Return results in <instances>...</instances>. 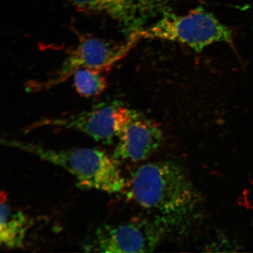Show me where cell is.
<instances>
[{
  "label": "cell",
  "mask_w": 253,
  "mask_h": 253,
  "mask_svg": "<svg viewBox=\"0 0 253 253\" xmlns=\"http://www.w3.org/2000/svg\"><path fill=\"white\" fill-rule=\"evenodd\" d=\"M130 192L139 205L168 227L183 222L201 201L184 169L172 161L139 168L132 177Z\"/></svg>",
  "instance_id": "obj_1"
},
{
  "label": "cell",
  "mask_w": 253,
  "mask_h": 253,
  "mask_svg": "<svg viewBox=\"0 0 253 253\" xmlns=\"http://www.w3.org/2000/svg\"><path fill=\"white\" fill-rule=\"evenodd\" d=\"M1 143L62 168L75 177L81 188L108 194L119 192L125 188V179L118 161L102 151L88 148L54 149L7 138L2 139Z\"/></svg>",
  "instance_id": "obj_2"
},
{
  "label": "cell",
  "mask_w": 253,
  "mask_h": 253,
  "mask_svg": "<svg viewBox=\"0 0 253 253\" xmlns=\"http://www.w3.org/2000/svg\"><path fill=\"white\" fill-rule=\"evenodd\" d=\"M135 36L138 40L182 43L198 52L216 43H225L233 47L232 30L202 7L193 9L183 15L166 12Z\"/></svg>",
  "instance_id": "obj_3"
},
{
  "label": "cell",
  "mask_w": 253,
  "mask_h": 253,
  "mask_svg": "<svg viewBox=\"0 0 253 253\" xmlns=\"http://www.w3.org/2000/svg\"><path fill=\"white\" fill-rule=\"evenodd\" d=\"M137 41L130 37L126 42L117 43L79 35L77 45L68 52L61 66L43 81L30 82L27 89L32 92L50 89L67 81L81 68L109 71L126 55Z\"/></svg>",
  "instance_id": "obj_4"
},
{
  "label": "cell",
  "mask_w": 253,
  "mask_h": 253,
  "mask_svg": "<svg viewBox=\"0 0 253 253\" xmlns=\"http://www.w3.org/2000/svg\"><path fill=\"white\" fill-rule=\"evenodd\" d=\"M168 226L155 218L143 219L118 226H103L85 244L87 252L148 253L160 245Z\"/></svg>",
  "instance_id": "obj_5"
},
{
  "label": "cell",
  "mask_w": 253,
  "mask_h": 253,
  "mask_svg": "<svg viewBox=\"0 0 253 253\" xmlns=\"http://www.w3.org/2000/svg\"><path fill=\"white\" fill-rule=\"evenodd\" d=\"M116 160L137 162L146 159L162 144L159 126L144 114L120 105L116 117Z\"/></svg>",
  "instance_id": "obj_6"
},
{
  "label": "cell",
  "mask_w": 253,
  "mask_h": 253,
  "mask_svg": "<svg viewBox=\"0 0 253 253\" xmlns=\"http://www.w3.org/2000/svg\"><path fill=\"white\" fill-rule=\"evenodd\" d=\"M81 11L108 16L133 36L170 11V0H68Z\"/></svg>",
  "instance_id": "obj_7"
},
{
  "label": "cell",
  "mask_w": 253,
  "mask_h": 253,
  "mask_svg": "<svg viewBox=\"0 0 253 253\" xmlns=\"http://www.w3.org/2000/svg\"><path fill=\"white\" fill-rule=\"evenodd\" d=\"M120 105L118 102L102 103L83 112L41 119L28 126L26 131L45 126L72 129L103 144H112L116 138V117Z\"/></svg>",
  "instance_id": "obj_8"
},
{
  "label": "cell",
  "mask_w": 253,
  "mask_h": 253,
  "mask_svg": "<svg viewBox=\"0 0 253 253\" xmlns=\"http://www.w3.org/2000/svg\"><path fill=\"white\" fill-rule=\"evenodd\" d=\"M29 217L22 211L12 208L7 203L5 193L1 194L0 243L5 248H23L25 236L31 226Z\"/></svg>",
  "instance_id": "obj_9"
},
{
  "label": "cell",
  "mask_w": 253,
  "mask_h": 253,
  "mask_svg": "<svg viewBox=\"0 0 253 253\" xmlns=\"http://www.w3.org/2000/svg\"><path fill=\"white\" fill-rule=\"evenodd\" d=\"M77 92L84 97L99 96L107 87L104 72L97 69L81 68L72 76Z\"/></svg>",
  "instance_id": "obj_10"
}]
</instances>
